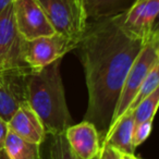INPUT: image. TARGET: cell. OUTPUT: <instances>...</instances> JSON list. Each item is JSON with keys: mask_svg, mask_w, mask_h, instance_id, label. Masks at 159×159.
Returning a JSON list of instances; mask_svg holds the SVG:
<instances>
[{"mask_svg": "<svg viewBox=\"0 0 159 159\" xmlns=\"http://www.w3.org/2000/svg\"><path fill=\"white\" fill-rule=\"evenodd\" d=\"M159 102V89L152 92L149 96L142 100L139 105L133 110V117H134V125L147 121L149 119H154L155 113L157 111Z\"/></svg>", "mask_w": 159, "mask_h": 159, "instance_id": "16", "label": "cell"}, {"mask_svg": "<svg viewBox=\"0 0 159 159\" xmlns=\"http://www.w3.org/2000/svg\"><path fill=\"white\" fill-rule=\"evenodd\" d=\"M157 63H159L158 30H156L152 33V35L149 37V39L145 43V45L143 46L142 50L139 51V56L134 60L130 70H129L128 74H126L123 85H122L121 92H120L119 98H118L117 105H116L112 119H111V122L109 124V128L106 132V135L122 119V117L124 116L125 111L128 110L132 100L134 99L135 95L139 92L143 81L147 76L149 71L152 69V66Z\"/></svg>", "mask_w": 159, "mask_h": 159, "instance_id": "3", "label": "cell"}, {"mask_svg": "<svg viewBox=\"0 0 159 159\" xmlns=\"http://www.w3.org/2000/svg\"><path fill=\"white\" fill-rule=\"evenodd\" d=\"M135 1L136 0H83L89 21L124 13Z\"/></svg>", "mask_w": 159, "mask_h": 159, "instance_id": "12", "label": "cell"}, {"mask_svg": "<svg viewBox=\"0 0 159 159\" xmlns=\"http://www.w3.org/2000/svg\"><path fill=\"white\" fill-rule=\"evenodd\" d=\"M9 131L18 136L39 145L44 139L46 132L42 121L37 117L27 102L20 105L11 119L8 121Z\"/></svg>", "mask_w": 159, "mask_h": 159, "instance_id": "10", "label": "cell"}, {"mask_svg": "<svg viewBox=\"0 0 159 159\" xmlns=\"http://www.w3.org/2000/svg\"><path fill=\"white\" fill-rule=\"evenodd\" d=\"M152 121L154 119H149L147 121L137 124V125H134L132 134V144L135 148L143 144L148 139L152 131Z\"/></svg>", "mask_w": 159, "mask_h": 159, "instance_id": "17", "label": "cell"}, {"mask_svg": "<svg viewBox=\"0 0 159 159\" xmlns=\"http://www.w3.org/2000/svg\"><path fill=\"white\" fill-rule=\"evenodd\" d=\"M61 61L58 59L39 70H31L25 76L26 102L48 134H61L74 124L66 100Z\"/></svg>", "mask_w": 159, "mask_h": 159, "instance_id": "2", "label": "cell"}, {"mask_svg": "<svg viewBox=\"0 0 159 159\" xmlns=\"http://www.w3.org/2000/svg\"><path fill=\"white\" fill-rule=\"evenodd\" d=\"M55 32L81 40L89 18L83 0H37Z\"/></svg>", "mask_w": 159, "mask_h": 159, "instance_id": "4", "label": "cell"}, {"mask_svg": "<svg viewBox=\"0 0 159 159\" xmlns=\"http://www.w3.org/2000/svg\"><path fill=\"white\" fill-rule=\"evenodd\" d=\"M12 5L16 29L25 40L56 33L37 0H13Z\"/></svg>", "mask_w": 159, "mask_h": 159, "instance_id": "7", "label": "cell"}, {"mask_svg": "<svg viewBox=\"0 0 159 159\" xmlns=\"http://www.w3.org/2000/svg\"><path fill=\"white\" fill-rule=\"evenodd\" d=\"M3 149L10 159H38L39 145L26 141L9 131Z\"/></svg>", "mask_w": 159, "mask_h": 159, "instance_id": "14", "label": "cell"}, {"mask_svg": "<svg viewBox=\"0 0 159 159\" xmlns=\"http://www.w3.org/2000/svg\"><path fill=\"white\" fill-rule=\"evenodd\" d=\"M38 159H77L71 152L66 143L64 133L48 134L46 133L43 142L39 144ZM99 159V154L96 158Z\"/></svg>", "mask_w": 159, "mask_h": 159, "instance_id": "13", "label": "cell"}, {"mask_svg": "<svg viewBox=\"0 0 159 159\" xmlns=\"http://www.w3.org/2000/svg\"><path fill=\"white\" fill-rule=\"evenodd\" d=\"M134 129L133 111L126 112L105 139L102 145H108L119 150L121 154L134 155L135 147L132 144V134Z\"/></svg>", "mask_w": 159, "mask_h": 159, "instance_id": "11", "label": "cell"}, {"mask_svg": "<svg viewBox=\"0 0 159 159\" xmlns=\"http://www.w3.org/2000/svg\"><path fill=\"white\" fill-rule=\"evenodd\" d=\"M158 85H159V63H157L152 66V69L149 71L147 76H146L145 80L143 81L139 92H137V94L135 95L134 99L132 100V102H131V105L129 106L125 113L134 110V109L139 106L142 100H144L147 96H149L152 92L158 89ZM125 113H124V115H125Z\"/></svg>", "mask_w": 159, "mask_h": 159, "instance_id": "15", "label": "cell"}, {"mask_svg": "<svg viewBox=\"0 0 159 159\" xmlns=\"http://www.w3.org/2000/svg\"><path fill=\"white\" fill-rule=\"evenodd\" d=\"M136 159H142V158H137V157H136Z\"/></svg>", "mask_w": 159, "mask_h": 159, "instance_id": "23", "label": "cell"}, {"mask_svg": "<svg viewBox=\"0 0 159 159\" xmlns=\"http://www.w3.org/2000/svg\"><path fill=\"white\" fill-rule=\"evenodd\" d=\"M79 40L60 34L42 36L25 40L23 59L31 70H39L58 59H62L71 50L76 48Z\"/></svg>", "mask_w": 159, "mask_h": 159, "instance_id": "6", "label": "cell"}, {"mask_svg": "<svg viewBox=\"0 0 159 159\" xmlns=\"http://www.w3.org/2000/svg\"><path fill=\"white\" fill-rule=\"evenodd\" d=\"M13 0H0V13L6 9L9 5H11Z\"/></svg>", "mask_w": 159, "mask_h": 159, "instance_id": "20", "label": "cell"}, {"mask_svg": "<svg viewBox=\"0 0 159 159\" xmlns=\"http://www.w3.org/2000/svg\"><path fill=\"white\" fill-rule=\"evenodd\" d=\"M66 143L77 159H94L100 152V137L93 123L83 120L72 124L64 132Z\"/></svg>", "mask_w": 159, "mask_h": 159, "instance_id": "8", "label": "cell"}, {"mask_svg": "<svg viewBox=\"0 0 159 159\" xmlns=\"http://www.w3.org/2000/svg\"><path fill=\"white\" fill-rule=\"evenodd\" d=\"M24 42L16 29L11 3L0 13V73L27 74L31 71L23 59Z\"/></svg>", "mask_w": 159, "mask_h": 159, "instance_id": "5", "label": "cell"}, {"mask_svg": "<svg viewBox=\"0 0 159 159\" xmlns=\"http://www.w3.org/2000/svg\"><path fill=\"white\" fill-rule=\"evenodd\" d=\"M99 159H121V152L108 145H102L99 152Z\"/></svg>", "mask_w": 159, "mask_h": 159, "instance_id": "18", "label": "cell"}, {"mask_svg": "<svg viewBox=\"0 0 159 159\" xmlns=\"http://www.w3.org/2000/svg\"><path fill=\"white\" fill-rule=\"evenodd\" d=\"M121 159H136V157H135V155L121 154Z\"/></svg>", "mask_w": 159, "mask_h": 159, "instance_id": "22", "label": "cell"}, {"mask_svg": "<svg viewBox=\"0 0 159 159\" xmlns=\"http://www.w3.org/2000/svg\"><path fill=\"white\" fill-rule=\"evenodd\" d=\"M0 159H10V157L7 155V152H5V149L3 148H1L0 149Z\"/></svg>", "mask_w": 159, "mask_h": 159, "instance_id": "21", "label": "cell"}, {"mask_svg": "<svg viewBox=\"0 0 159 159\" xmlns=\"http://www.w3.org/2000/svg\"><path fill=\"white\" fill-rule=\"evenodd\" d=\"M25 76L26 74L0 73V118L6 122L26 102Z\"/></svg>", "mask_w": 159, "mask_h": 159, "instance_id": "9", "label": "cell"}, {"mask_svg": "<svg viewBox=\"0 0 159 159\" xmlns=\"http://www.w3.org/2000/svg\"><path fill=\"white\" fill-rule=\"evenodd\" d=\"M123 14L89 21L75 48L87 89L84 120L97 129L100 144L112 119L126 74L147 42L124 29Z\"/></svg>", "mask_w": 159, "mask_h": 159, "instance_id": "1", "label": "cell"}, {"mask_svg": "<svg viewBox=\"0 0 159 159\" xmlns=\"http://www.w3.org/2000/svg\"><path fill=\"white\" fill-rule=\"evenodd\" d=\"M8 133H9V126H8V122H6L5 120L0 118V149H1V148H3L6 137H7Z\"/></svg>", "mask_w": 159, "mask_h": 159, "instance_id": "19", "label": "cell"}]
</instances>
